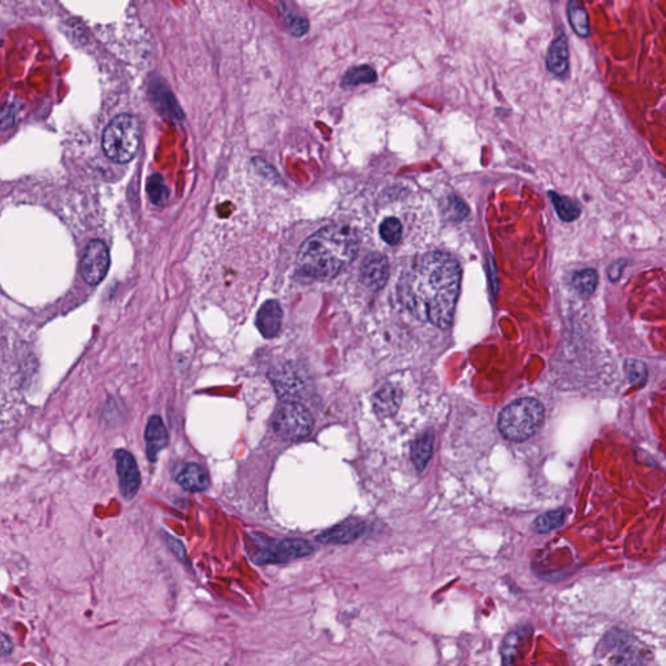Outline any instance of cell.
Returning <instances> with one entry per match:
<instances>
[{
	"mask_svg": "<svg viewBox=\"0 0 666 666\" xmlns=\"http://www.w3.org/2000/svg\"><path fill=\"white\" fill-rule=\"evenodd\" d=\"M461 267L452 255L427 252L410 263L399 282L402 305L416 319L448 328L461 288Z\"/></svg>",
	"mask_w": 666,
	"mask_h": 666,
	"instance_id": "cell-1",
	"label": "cell"
},
{
	"mask_svg": "<svg viewBox=\"0 0 666 666\" xmlns=\"http://www.w3.org/2000/svg\"><path fill=\"white\" fill-rule=\"evenodd\" d=\"M401 404V392L399 388L393 385H387L383 387L375 396L374 400V408L379 416L382 418H388L393 416Z\"/></svg>",
	"mask_w": 666,
	"mask_h": 666,
	"instance_id": "cell-16",
	"label": "cell"
},
{
	"mask_svg": "<svg viewBox=\"0 0 666 666\" xmlns=\"http://www.w3.org/2000/svg\"><path fill=\"white\" fill-rule=\"evenodd\" d=\"M594 666H600V665H594Z\"/></svg>",
	"mask_w": 666,
	"mask_h": 666,
	"instance_id": "cell-30",
	"label": "cell"
},
{
	"mask_svg": "<svg viewBox=\"0 0 666 666\" xmlns=\"http://www.w3.org/2000/svg\"><path fill=\"white\" fill-rule=\"evenodd\" d=\"M282 310L279 302L267 301L257 313V327L265 338H274L282 328Z\"/></svg>",
	"mask_w": 666,
	"mask_h": 666,
	"instance_id": "cell-11",
	"label": "cell"
},
{
	"mask_svg": "<svg viewBox=\"0 0 666 666\" xmlns=\"http://www.w3.org/2000/svg\"><path fill=\"white\" fill-rule=\"evenodd\" d=\"M389 277L388 260L380 254H370L362 262L361 280L369 289L380 290L384 288Z\"/></svg>",
	"mask_w": 666,
	"mask_h": 666,
	"instance_id": "cell-10",
	"label": "cell"
},
{
	"mask_svg": "<svg viewBox=\"0 0 666 666\" xmlns=\"http://www.w3.org/2000/svg\"><path fill=\"white\" fill-rule=\"evenodd\" d=\"M380 235L389 245H399L402 238V227L400 220L396 218L385 219L380 226Z\"/></svg>",
	"mask_w": 666,
	"mask_h": 666,
	"instance_id": "cell-24",
	"label": "cell"
},
{
	"mask_svg": "<svg viewBox=\"0 0 666 666\" xmlns=\"http://www.w3.org/2000/svg\"><path fill=\"white\" fill-rule=\"evenodd\" d=\"M544 408L533 399H521L502 409L499 416V430L510 441H525L540 428Z\"/></svg>",
	"mask_w": 666,
	"mask_h": 666,
	"instance_id": "cell-4",
	"label": "cell"
},
{
	"mask_svg": "<svg viewBox=\"0 0 666 666\" xmlns=\"http://www.w3.org/2000/svg\"><path fill=\"white\" fill-rule=\"evenodd\" d=\"M549 71L558 77H565L569 72V48L565 35H558L552 42L547 55Z\"/></svg>",
	"mask_w": 666,
	"mask_h": 666,
	"instance_id": "cell-15",
	"label": "cell"
},
{
	"mask_svg": "<svg viewBox=\"0 0 666 666\" xmlns=\"http://www.w3.org/2000/svg\"><path fill=\"white\" fill-rule=\"evenodd\" d=\"M365 523L360 519H348L345 522L329 528L318 536L323 544H346L358 539L365 531Z\"/></svg>",
	"mask_w": 666,
	"mask_h": 666,
	"instance_id": "cell-12",
	"label": "cell"
},
{
	"mask_svg": "<svg viewBox=\"0 0 666 666\" xmlns=\"http://www.w3.org/2000/svg\"><path fill=\"white\" fill-rule=\"evenodd\" d=\"M597 282H599V276H597L595 270H592V268L580 270L572 276L574 288L579 293L580 296H584V297L591 296L595 292Z\"/></svg>",
	"mask_w": 666,
	"mask_h": 666,
	"instance_id": "cell-20",
	"label": "cell"
},
{
	"mask_svg": "<svg viewBox=\"0 0 666 666\" xmlns=\"http://www.w3.org/2000/svg\"><path fill=\"white\" fill-rule=\"evenodd\" d=\"M287 25H288L289 32L296 37H301L309 30V23L304 17L288 16L287 17Z\"/></svg>",
	"mask_w": 666,
	"mask_h": 666,
	"instance_id": "cell-26",
	"label": "cell"
},
{
	"mask_svg": "<svg viewBox=\"0 0 666 666\" xmlns=\"http://www.w3.org/2000/svg\"><path fill=\"white\" fill-rule=\"evenodd\" d=\"M258 548L254 555V560L258 564L270 562H285L294 558L309 556L313 552V548L305 540H263L262 538L257 543Z\"/></svg>",
	"mask_w": 666,
	"mask_h": 666,
	"instance_id": "cell-7",
	"label": "cell"
},
{
	"mask_svg": "<svg viewBox=\"0 0 666 666\" xmlns=\"http://www.w3.org/2000/svg\"><path fill=\"white\" fill-rule=\"evenodd\" d=\"M120 492L126 500H132L141 486V475L133 455L128 450L118 449L115 453Z\"/></svg>",
	"mask_w": 666,
	"mask_h": 666,
	"instance_id": "cell-9",
	"label": "cell"
},
{
	"mask_svg": "<svg viewBox=\"0 0 666 666\" xmlns=\"http://www.w3.org/2000/svg\"><path fill=\"white\" fill-rule=\"evenodd\" d=\"M625 266H626V262L621 259V260L614 262V263H613V265L609 267V270H608V274H609V279H611V282H617V280H618L619 277H621V274H622V271H623Z\"/></svg>",
	"mask_w": 666,
	"mask_h": 666,
	"instance_id": "cell-28",
	"label": "cell"
},
{
	"mask_svg": "<svg viewBox=\"0 0 666 666\" xmlns=\"http://www.w3.org/2000/svg\"><path fill=\"white\" fill-rule=\"evenodd\" d=\"M140 140L141 126L138 118L129 113H121L112 118L103 132V151L112 162L126 165L135 157Z\"/></svg>",
	"mask_w": 666,
	"mask_h": 666,
	"instance_id": "cell-3",
	"label": "cell"
},
{
	"mask_svg": "<svg viewBox=\"0 0 666 666\" xmlns=\"http://www.w3.org/2000/svg\"><path fill=\"white\" fill-rule=\"evenodd\" d=\"M146 192L150 201L155 206H165L168 199V188L165 185V179L160 174H152L149 177L146 184Z\"/></svg>",
	"mask_w": 666,
	"mask_h": 666,
	"instance_id": "cell-22",
	"label": "cell"
},
{
	"mask_svg": "<svg viewBox=\"0 0 666 666\" xmlns=\"http://www.w3.org/2000/svg\"><path fill=\"white\" fill-rule=\"evenodd\" d=\"M165 541H167V544L170 545V548L172 549L173 553H174L176 556L179 557L182 561H187L185 549L182 547V544H181L180 541L173 539L172 536H170V535H165Z\"/></svg>",
	"mask_w": 666,
	"mask_h": 666,
	"instance_id": "cell-27",
	"label": "cell"
},
{
	"mask_svg": "<svg viewBox=\"0 0 666 666\" xmlns=\"http://www.w3.org/2000/svg\"><path fill=\"white\" fill-rule=\"evenodd\" d=\"M358 249L360 240L353 228L343 224L321 228L299 248L298 274L316 280L332 279L353 262Z\"/></svg>",
	"mask_w": 666,
	"mask_h": 666,
	"instance_id": "cell-2",
	"label": "cell"
},
{
	"mask_svg": "<svg viewBox=\"0 0 666 666\" xmlns=\"http://www.w3.org/2000/svg\"><path fill=\"white\" fill-rule=\"evenodd\" d=\"M565 521V510H552L548 513L541 514L540 517L535 521V530L538 533H547L552 530H556L560 526H562Z\"/></svg>",
	"mask_w": 666,
	"mask_h": 666,
	"instance_id": "cell-23",
	"label": "cell"
},
{
	"mask_svg": "<svg viewBox=\"0 0 666 666\" xmlns=\"http://www.w3.org/2000/svg\"><path fill=\"white\" fill-rule=\"evenodd\" d=\"M145 440H146L148 457L151 462H155L157 460V455L168 445V441H170L168 432L160 416H154L150 418L146 426Z\"/></svg>",
	"mask_w": 666,
	"mask_h": 666,
	"instance_id": "cell-13",
	"label": "cell"
},
{
	"mask_svg": "<svg viewBox=\"0 0 666 666\" xmlns=\"http://www.w3.org/2000/svg\"><path fill=\"white\" fill-rule=\"evenodd\" d=\"M274 389L284 401L302 400L311 392V382L304 370L294 365H284L271 375Z\"/></svg>",
	"mask_w": 666,
	"mask_h": 666,
	"instance_id": "cell-6",
	"label": "cell"
},
{
	"mask_svg": "<svg viewBox=\"0 0 666 666\" xmlns=\"http://www.w3.org/2000/svg\"><path fill=\"white\" fill-rule=\"evenodd\" d=\"M1 643H3L1 653H3V656H6L9 652L12 650V643L9 642V638L6 635H1Z\"/></svg>",
	"mask_w": 666,
	"mask_h": 666,
	"instance_id": "cell-29",
	"label": "cell"
},
{
	"mask_svg": "<svg viewBox=\"0 0 666 666\" xmlns=\"http://www.w3.org/2000/svg\"><path fill=\"white\" fill-rule=\"evenodd\" d=\"M567 16L572 25V30L579 37H588L589 23L586 9L578 1H570L567 7Z\"/></svg>",
	"mask_w": 666,
	"mask_h": 666,
	"instance_id": "cell-18",
	"label": "cell"
},
{
	"mask_svg": "<svg viewBox=\"0 0 666 666\" xmlns=\"http://www.w3.org/2000/svg\"><path fill=\"white\" fill-rule=\"evenodd\" d=\"M176 480L185 491L189 492H204L210 484V478L207 471L198 463H187L181 467Z\"/></svg>",
	"mask_w": 666,
	"mask_h": 666,
	"instance_id": "cell-14",
	"label": "cell"
},
{
	"mask_svg": "<svg viewBox=\"0 0 666 666\" xmlns=\"http://www.w3.org/2000/svg\"><path fill=\"white\" fill-rule=\"evenodd\" d=\"M272 426L282 439L297 441L313 431V419L301 402L282 401L276 408Z\"/></svg>",
	"mask_w": 666,
	"mask_h": 666,
	"instance_id": "cell-5",
	"label": "cell"
},
{
	"mask_svg": "<svg viewBox=\"0 0 666 666\" xmlns=\"http://www.w3.org/2000/svg\"><path fill=\"white\" fill-rule=\"evenodd\" d=\"M550 201L556 209L557 215L562 221H572L580 216V209L578 204L572 202L567 196H560L555 192H549Z\"/></svg>",
	"mask_w": 666,
	"mask_h": 666,
	"instance_id": "cell-19",
	"label": "cell"
},
{
	"mask_svg": "<svg viewBox=\"0 0 666 666\" xmlns=\"http://www.w3.org/2000/svg\"><path fill=\"white\" fill-rule=\"evenodd\" d=\"M377 79V72L374 71L370 65L355 67L346 72L343 79V87H353L361 84H371Z\"/></svg>",
	"mask_w": 666,
	"mask_h": 666,
	"instance_id": "cell-21",
	"label": "cell"
},
{
	"mask_svg": "<svg viewBox=\"0 0 666 666\" xmlns=\"http://www.w3.org/2000/svg\"><path fill=\"white\" fill-rule=\"evenodd\" d=\"M433 449V433L424 432L416 438L411 447V460L418 471H423L430 462Z\"/></svg>",
	"mask_w": 666,
	"mask_h": 666,
	"instance_id": "cell-17",
	"label": "cell"
},
{
	"mask_svg": "<svg viewBox=\"0 0 666 666\" xmlns=\"http://www.w3.org/2000/svg\"><path fill=\"white\" fill-rule=\"evenodd\" d=\"M110 251L101 240L89 243L81 260V274L89 285H98L110 270Z\"/></svg>",
	"mask_w": 666,
	"mask_h": 666,
	"instance_id": "cell-8",
	"label": "cell"
},
{
	"mask_svg": "<svg viewBox=\"0 0 666 666\" xmlns=\"http://www.w3.org/2000/svg\"><path fill=\"white\" fill-rule=\"evenodd\" d=\"M625 370H626L628 380H630L631 383H635V384L639 383V382H644V379L647 377L645 366L643 365L642 362L628 360V361L625 363Z\"/></svg>",
	"mask_w": 666,
	"mask_h": 666,
	"instance_id": "cell-25",
	"label": "cell"
}]
</instances>
